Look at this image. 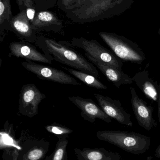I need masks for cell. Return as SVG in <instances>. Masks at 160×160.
I'll list each match as a JSON object with an SVG mask.
<instances>
[{"instance_id": "obj_2", "label": "cell", "mask_w": 160, "mask_h": 160, "mask_svg": "<svg viewBox=\"0 0 160 160\" xmlns=\"http://www.w3.org/2000/svg\"><path fill=\"white\" fill-rule=\"evenodd\" d=\"M36 44L46 55L53 60L96 78L99 77L98 71L95 66L74 49L69 42L63 40L57 41L39 36L38 37Z\"/></svg>"}, {"instance_id": "obj_8", "label": "cell", "mask_w": 160, "mask_h": 160, "mask_svg": "<svg viewBox=\"0 0 160 160\" xmlns=\"http://www.w3.org/2000/svg\"><path fill=\"white\" fill-rule=\"evenodd\" d=\"M21 64L26 70L33 73L40 79L63 84L80 85L73 77L57 68L44 65L39 64L30 61H25L22 62Z\"/></svg>"}, {"instance_id": "obj_4", "label": "cell", "mask_w": 160, "mask_h": 160, "mask_svg": "<svg viewBox=\"0 0 160 160\" xmlns=\"http://www.w3.org/2000/svg\"><path fill=\"white\" fill-rule=\"evenodd\" d=\"M99 34L112 51L123 62L141 65L145 60V54L135 42L115 33L101 32Z\"/></svg>"}, {"instance_id": "obj_25", "label": "cell", "mask_w": 160, "mask_h": 160, "mask_svg": "<svg viewBox=\"0 0 160 160\" xmlns=\"http://www.w3.org/2000/svg\"><path fill=\"white\" fill-rule=\"evenodd\" d=\"M37 11L47 10L54 7L57 0H34Z\"/></svg>"}, {"instance_id": "obj_28", "label": "cell", "mask_w": 160, "mask_h": 160, "mask_svg": "<svg viewBox=\"0 0 160 160\" xmlns=\"http://www.w3.org/2000/svg\"><path fill=\"white\" fill-rule=\"evenodd\" d=\"M51 159V156H49V157H46L43 160H50Z\"/></svg>"}, {"instance_id": "obj_15", "label": "cell", "mask_w": 160, "mask_h": 160, "mask_svg": "<svg viewBox=\"0 0 160 160\" xmlns=\"http://www.w3.org/2000/svg\"><path fill=\"white\" fill-rule=\"evenodd\" d=\"M86 56L89 61L96 66L108 80L117 88H119L122 85L131 84L133 82L132 78L125 74L123 70L91 56L88 55Z\"/></svg>"}, {"instance_id": "obj_19", "label": "cell", "mask_w": 160, "mask_h": 160, "mask_svg": "<svg viewBox=\"0 0 160 160\" xmlns=\"http://www.w3.org/2000/svg\"><path fill=\"white\" fill-rule=\"evenodd\" d=\"M13 16L10 0H0V35L1 41L4 36L5 31H9Z\"/></svg>"}, {"instance_id": "obj_6", "label": "cell", "mask_w": 160, "mask_h": 160, "mask_svg": "<svg viewBox=\"0 0 160 160\" xmlns=\"http://www.w3.org/2000/svg\"><path fill=\"white\" fill-rule=\"evenodd\" d=\"M18 141L21 148L18 160H43L49 150L48 141L34 138L24 131Z\"/></svg>"}, {"instance_id": "obj_20", "label": "cell", "mask_w": 160, "mask_h": 160, "mask_svg": "<svg viewBox=\"0 0 160 160\" xmlns=\"http://www.w3.org/2000/svg\"><path fill=\"white\" fill-rule=\"evenodd\" d=\"M64 68L71 75L90 87L98 89H107L108 88L107 86L92 75L73 68Z\"/></svg>"}, {"instance_id": "obj_5", "label": "cell", "mask_w": 160, "mask_h": 160, "mask_svg": "<svg viewBox=\"0 0 160 160\" xmlns=\"http://www.w3.org/2000/svg\"><path fill=\"white\" fill-rule=\"evenodd\" d=\"M70 44L73 47H77L84 50L85 55L122 70L124 65L123 61L112 51L104 48L95 39L89 40L83 37L73 38Z\"/></svg>"}, {"instance_id": "obj_7", "label": "cell", "mask_w": 160, "mask_h": 160, "mask_svg": "<svg viewBox=\"0 0 160 160\" xmlns=\"http://www.w3.org/2000/svg\"><path fill=\"white\" fill-rule=\"evenodd\" d=\"M46 98L34 83L26 84L21 89L18 101L20 114L32 118L38 114L39 103Z\"/></svg>"}, {"instance_id": "obj_22", "label": "cell", "mask_w": 160, "mask_h": 160, "mask_svg": "<svg viewBox=\"0 0 160 160\" xmlns=\"http://www.w3.org/2000/svg\"><path fill=\"white\" fill-rule=\"evenodd\" d=\"M16 2L20 11H25L32 22L37 12L34 0H16Z\"/></svg>"}, {"instance_id": "obj_10", "label": "cell", "mask_w": 160, "mask_h": 160, "mask_svg": "<svg viewBox=\"0 0 160 160\" xmlns=\"http://www.w3.org/2000/svg\"><path fill=\"white\" fill-rule=\"evenodd\" d=\"M94 96L100 107L110 117L122 125L131 128L133 126L130 114L124 109L119 100L113 99L108 96L97 93H95Z\"/></svg>"}, {"instance_id": "obj_13", "label": "cell", "mask_w": 160, "mask_h": 160, "mask_svg": "<svg viewBox=\"0 0 160 160\" xmlns=\"http://www.w3.org/2000/svg\"><path fill=\"white\" fill-rule=\"evenodd\" d=\"M31 23L32 29L36 32L47 31L59 32L63 28V22L58 16L51 11H37Z\"/></svg>"}, {"instance_id": "obj_29", "label": "cell", "mask_w": 160, "mask_h": 160, "mask_svg": "<svg viewBox=\"0 0 160 160\" xmlns=\"http://www.w3.org/2000/svg\"><path fill=\"white\" fill-rule=\"evenodd\" d=\"M158 34L160 35V29H159L158 32Z\"/></svg>"}, {"instance_id": "obj_3", "label": "cell", "mask_w": 160, "mask_h": 160, "mask_svg": "<svg viewBox=\"0 0 160 160\" xmlns=\"http://www.w3.org/2000/svg\"><path fill=\"white\" fill-rule=\"evenodd\" d=\"M96 135L99 140L110 143L134 155L144 154L151 145L150 137L133 132L99 131Z\"/></svg>"}, {"instance_id": "obj_21", "label": "cell", "mask_w": 160, "mask_h": 160, "mask_svg": "<svg viewBox=\"0 0 160 160\" xmlns=\"http://www.w3.org/2000/svg\"><path fill=\"white\" fill-rule=\"evenodd\" d=\"M58 141L52 153L50 160H68L67 147L69 136L58 137Z\"/></svg>"}, {"instance_id": "obj_23", "label": "cell", "mask_w": 160, "mask_h": 160, "mask_svg": "<svg viewBox=\"0 0 160 160\" xmlns=\"http://www.w3.org/2000/svg\"><path fill=\"white\" fill-rule=\"evenodd\" d=\"M45 129L49 132L56 135V137L69 136L73 132V130L57 123H53L45 127Z\"/></svg>"}, {"instance_id": "obj_14", "label": "cell", "mask_w": 160, "mask_h": 160, "mask_svg": "<svg viewBox=\"0 0 160 160\" xmlns=\"http://www.w3.org/2000/svg\"><path fill=\"white\" fill-rule=\"evenodd\" d=\"M9 31L13 32L21 39L30 42L36 43L37 41L36 32L32 29L31 22L25 11H20L13 16L10 22Z\"/></svg>"}, {"instance_id": "obj_9", "label": "cell", "mask_w": 160, "mask_h": 160, "mask_svg": "<svg viewBox=\"0 0 160 160\" xmlns=\"http://www.w3.org/2000/svg\"><path fill=\"white\" fill-rule=\"evenodd\" d=\"M130 89L132 107L139 125L147 131L156 128L157 123L153 117V107L139 97L135 88L131 87Z\"/></svg>"}, {"instance_id": "obj_1", "label": "cell", "mask_w": 160, "mask_h": 160, "mask_svg": "<svg viewBox=\"0 0 160 160\" xmlns=\"http://www.w3.org/2000/svg\"><path fill=\"white\" fill-rule=\"evenodd\" d=\"M134 0H81L76 8L65 13L75 23L94 22L119 16L129 9Z\"/></svg>"}, {"instance_id": "obj_26", "label": "cell", "mask_w": 160, "mask_h": 160, "mask_svg": "<svg viewBox=\"0 0 160 160\" xmlns=\"http://www.w3.org/2000/svg\"><path fill=\"white\" fill-rule=\"evenodd\" d=\"M158 118L160 122V83L158 85Z\"/></svg>"}, {"instance_id": "obj_12", "label": "cell", "mask_w": 160, "mask_h": 160, "mask_svg": "<svg viewBox=\"0 0 160 160\" xmlns=\"http://www.w3.org/2000/svg\"><path fill=\"white\" fill-rule=\"evenodd\" d=\"M9 56L23 58L26 61L52 64V58L41 53L28 42L23 41L11 42L9 44Z\"/></svg>"}, {"instance_id": "obj_17", "label": "cell", "mask_w": 160, "mask_h": 160, "mask_svg": "<svg viewBox=\"0 0 160 160\" xmlns=\"http://www.w3.org/2000/svg\"><path fill=\"white\" fill-rule=\"evenodd\" d=\"M74 153L78 160H124L117 152L102 148H75Z\"/></svg>"}, {"instance_id": "obj_11", "label": "cell", "mask_w": 160, "mask_h": 160, "mask_svg": "<svg viewBox=\"0 0 160 160\" xmlns=\"http://www.w3.org/2000/svg\"><path fill=\"white\" fill-rule=\"evenodd\" d=\"M69 99L80 110L81 116L86 121L94 123L98 118L107 123H111V118L92 99L71 96Z\"/></svg>"}, {"instance_id": "obj_16", "label": "cell", "mask_w": 160, "mask_h": 160, "mask_svg": "<svg viewBox=\"0 0 160 160\" xmlns=\"http://www.w3.org/2000/svg\"><path fill=\"white\" fill-rule=\"evenodd\" d=\"M132 79L147 98L157 102L159 84L157 81H154L150 78L147 70L136 73Z\"/></svg>"}, {"instance_id": "obj_24", "label": "cell", "mask_w": 160, "mask_h": 160, "mask_svg": "<svg viewBox=\"0 0 160 160\" xmlns=\"http://www.w3.org/2000/svg\"><path fill=\"white\" fill-rule=\"evenodd\" d=\"M81 0H57L56 6L65 13L78 7Z\"/></svg>"}, {"instance_id": "obj_27", "label": "cell", "mask_w": 160, "mask_h": 160, "mask_svg": "<svg viewBox=\"0 0 160 160\" xmlns=\"http://www.w3.org/2000/svg\"><path fill=\"white\" fill-rule=\"evenodd\" d=\"M155 156L156 158H160V144L157 148L155 151Z\"/></svg>"}, {"instance_id": "obj_18", "label": "cell", "mask_w": 160, "mask_h": 160, "mask_svg": "<svg viewBox=\"0 0 160 160\" xmlns=\"http://www.w3.org/2000/svg\"><path fill=\"white\" fill-rule=\"evenodd\" d=\"M3 135V138L1 137V150H3V160H18L21 148L19 141L9 134Z\"/></svg>"}]
</instances>
